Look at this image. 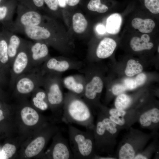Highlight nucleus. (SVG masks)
Wrapping results in <instances>:
<instances>
[{"label":"nucleus","mask_w":159,"mask_h":159,"mask_svg":"<svg viewBox=\"0 0 159 159\" xmlns=\"http://www.w3.org/2000/svg\"><path fill=\"white\" fill-rule=\"evenodd\" d=\"M93 119L91 108L82 97L69 91L64 94L62 122L93 130Z\"/></svg>","instance_id":"obj_1"},{"label":"nucleus","mask_w":159,"mask_h":159,"mask_svg":"<svg viewBox=\"0 0 159 159\" xmlns=\"http://www.w3.org/2000/svg\"><path fill=\"white\" fill-rule=\"evenodd\" d=\"M68 125L69 143L74 159L94 158L96 153L93 130L83 131Z\"/></svg>","instance_id":"obj_2"},{"label":"nucleus","mask_w":159,"mask_h":159,"mask_svg":"<svg viewBox=\"0 0 159 159\" xmlns=\"http://www.w3.org/2000/svg\"><path fill=\"white\" fill-rule=\"evenodd\" d=\"M61 74H49L44 75L42 87L47 96L49 107L57 122H62L64 94L62 90Z\"/></svg>","instance_id":"obj_3"},{"label":"nucleus","mask_w":159,"mask_h":159,"mask_svg":"<svg viewBox=\"0 0 159 159\" xmlns=\"http://www.w3.org/2000/svg\"><path fill=\"white\" fill-rule=\"evenodd\" d=\"M84 76L85 85L82 98L90 107H99V99L104 87L101 74L91 63L78 70Z\"/></svg>","instance_id":"obj_4"},{"label":"nucleus","mask_w":159,"mask_h":159,"mask_svg":"<svg viewBox=\"0 0 159 159\" xmlns=\"http://www.w3.org/2000/svg\"><path fill=\"white\" fill-rule=\"evenodd\" d=\"M44 75L40 67L35 68L20 77L16 80L13 88L15 94L25 96L32 94L42 86Z\"/></svg>","instance_id":"obj_5"},{"label":"nucleus","mask_w":159,"mask_h":159,"mask_svg":"<svg viewBox=\"0 0 159 159\" xmlns=\"http://www.w3.org/2000/svg\"><path fill=\"white\" fill-rule=\"evenodd\" d=\"M30 42L24 40L11 66L9 85L12 88L16 79L32 70L29 52Z\"/></svg>","instance_id":"obj_6"},{"label":"nucleus","mask_w":159,"mask_h":159,"mask_svg":"<svg viewBox=\"0 0 159 159\" xmlns=\"http://www.w3.org/2000/svg\"><path fill=\"white\" fill-rule=\"evenodd\" d=\"M85 65L80 61L64 57H49L41 65L40 69L44 75L49 74H62L68 70H79Z\"/></svg>","instance_id":"obj_7"},{"label":"nucleus","mask_w":159,"mask_h":159,"mask_svg":"<svg viewBox=\"0 0 159 159\" xmlns=\"http://www.w3.org/2000/svg\"><path fill=\"white\" fill-rule=\"evenodd\" d=\"M17 13L16 20L9 26L13 32L20 28L39 25L42 23V16L37 10L29 8L18 2Z\"/></svg>","instance_id":"obj_8"},{"label":"nucleus","mask_w":159,"mask_h":159,"mask_svg":"<svg viewBox=\"0 0 159 159\" xmlns=\"http://www.w3.org/2000/svg\"><path fill=\"white\" fill-rule=\"evenodd\" d=\"M55 134L52 144L46 153L47 157L53 159H74L67 139L59 131Z\"/></svg>","instance_id":"obj_9"},{"label":"nucleus","mask_w":159,"mask_h":159,"mask_svg":"<svg viewBox=\"0 0 159 159\" xmlns=\"http://www.w3.org/2000/svg\"><path fill=\"white\" fill-rule=\"evenodd\" d=\"M29 52L31 64L32 69L40 67L50 56L47 45L40 41L30 42Z\"/></svg>","instance_id":"obj_10"},{"label":"nucleus","mask_w":159,"mask_h":159,"mask_svg":"<svg viewBox=\"0 0 159 159\" xmlns=\"http://www.w3.org/2000/svg\"><path fill=\"white\" fill-rule=\"evenodd\" d=\"M63 85L69 91L82 97L85 85V80L83 74L69 75L62 79Z\"/></svg>","instance_id":"obj_11"},{"label":"nucleus","mask_w":159,"mask_h":159,"mask_svg":"<svg viewBox=\"0 0 159 159\" xmlns=\"http://www.w3.org/2000/svg\"><path fill=\"white\" fill-rule=\"evenodd\" d=\"M117 46L115 41L112 38L105 37L98 44L96 51L97 57L99 59H104L111 56Z\"/></svg>","instance_id":"obj_12"},{"label":"nucleus","mask_w":159,"mask_h":159,"mask_svg":"<svg viewBox=\"0 0 159 159\" xmlns=\"http://www.w3.org/2000/svg\"><path fill=\"white\" fill-rule=\"evenodd\" d=\"M150 36L147 34H144L140 37L135 36L130 40V45L134 51L138 52L144 50H149L154 46V44L150 42Z\"/></svg>","instance_id":"obj_13"},{"label":"nucleus","mask_w":159,"mask_h":159,"mask_svg":"<svg viewBox=\"0 0 159 159\" xmlns=\"http://www.w3.org/2000/svg\"><path fill=\"white\" fill-rule=\"evenodd\" d=\"M24 40L13 34L8 39L7 51L10 67Z\"/></svg>","instance_id":"obj_14"},{"label":"nucleus","mask_w":159,"mask_h":159,"mask_svg":"<svg viewBox=\"0 0 159 159\" xmlns=\"http://www.w3.org/2000/svg\"><path fill=\"white\" fill-rule=\"evenodd\" d=\"M21 118L23 122L28 126H32L39 121V116L37 112L29 105L24 106L20 111Z\"/></svg>","instance_id":"obj_15"},{"label":"nucleus","mask_w":159,"mask_h":159,"mask_svg":"<svg viewBox=\"0 0 159 159\" xmlns=\"http://www.w3.org/2000/svg\"><path fill=\"white\" fill-rule=\"evenodd\" d=\"M32 94V101L35 107L42 111L45 110L49 107L47 95L44 89L39 87Z\"/></svg>","instance_id":"obj_16"},{"label":"nucleus","mask_w":159,"mask_h":159,"mask_svg":"<svg viewBox=\"0 0 159 159\" xmlns=\"http://www.w3.org/2000/svg\"><path fill=\"white\" fill-rule=\"evenodd\" d=\"M139 121L140 124L144 127H148L153 124L159 122V110L157 108L150 109L140 116Z\"/></svg>","instance_id":"obj_17"},{"label":"nucleus","mask_w":159,"mask_h":159,"mask_svg":"<svg viewBox=\"0 0 159 159\" xmlns=\"http://www.w3.org/2000/svg\"><path fill=\"white\" fill-rule=\"evenodd\" d=\"M131 24L134 28L144 34L151 32L155 26V23L152 19H143L138 17L133 19L132 21Z\"/></svg>","instance_id":"obj_18"},{"label":"nucleus","mask_w":159,"mask_h":159,"mask_svg":"<svg viewBox=\"0 0 159 159\" xmlns=\"http://www.w3.org/2000/svg\"><path fill=\"white\" fill-rule=\"evenodd\" d=\"M122 21V18L120 14L115 13L111 14L107 20L106 31L112 34L118 33L120 30Z\"/></svg>","instance_id":"obj_19"},{"label":"nucleus","mask_w":159,"mask_h":159,"mask_svg":"<svg viewBox=\"0 0 159 159\" xmlns=\"http://www.w3.org/2000/svg\"><path fill=\"white\" fill-rule=\"evenodd\" d=\"M8 41V39L0 40V66L7 74L9 73L10 68L7 51Z\"/></svg>","instance_id":"obj_20"},{"label":"nucleus","mask_w":159,"mask_h":159,"mask_svg":"<svg viewBox=\"0 0 159 159\" xmlns=\"http://www.w3.org/2000/svg\"><path fill=\"white\" fill-rule=\"evenodd\" d=\"M18 3V0H9L1 5L0 21L3 20L7 16L12 19Z\"/></svg>","instance_id":"obj_21"},{"label":"nucleus","mask_w":159,"mask_h":159,"mask_svg":"<svg viewBox=\"0 0 159 159\" xmlns=\"http://www.w3.org/2000/svg\"><path fill=\"white\" fill-rule=\"evenodd\" d=\"M72 21L73 28L76 33H82L87 28V21L84 16L81 13L75 14L73 16Z\"/></svg>","instance_id":"obj_22"},{"label":"nucleus","mask_w":159,"mask_h":159,"mask_svg":"<svg viewBox=\"0 0 159 159\" xmlns=\"http://www.w3.org/2000/svg\"><path fill=\"white\" fill-rule=\"evenodd\" d=\"M143 67L140 63L134 59H130L127 62L125 72L129 77H132L142 72Z\"/></svg>","instance_id":"obj_23"},{"label":"nucleus","mask_w":159,"mask_h":159,"mask_svg":"<svg viewBox=\"0 0 159 159\" xmlns=\"http://www.w3.org/2000/svg\"><path fill=\"white\" fill-rule=\"evenodd\" d=\"M135 155V151L133 146L129 143H125L120 148L119 158L120 159H132Z\"/></svg>","instance_id":"obj_24"},{"label":"nucleus","mask_w":159,"mask_h":159,"mask_svg":"<svg viewBox=\"0 0 159 159\" xmlns=\"http://www.w3.org/2000/svg\"><path fill=\"white\" fill-rule=\"evenodd\" d=\"M131 102L130 96L123 93L117 95L115 101V105L117 109L124 110L130 106Z\"/></svg>","instance_id":"obj_25"},{"label":"nucleus","mask_w":159,"mask_h":159,"mask_svg":"<svg viewBox=\"0 0 159 159\" xmlns=\"http://www.w3.org/2000/svg\"><path fill=\"white\" fill-rule=\"evenodd\" d=\"M16 148L14 145L9 143L5 144L0 152V159H7L11 157L15 153Z\"/></svg>","instance_id":"obj_26"},{"label":"nucleus","mask_w":159,"mask_h":159,"mask_svg":"<svg viewBox=\"0 0 159 159\" xmlns=\"http://www.w3.org/2000/svg\"><path fill=\"white\" fill-rule=\"evenodd\" d=\"M18 2L31 9L37 10L41 8L44 0H18Z\"/></svg>","instance_id":"obj_27"},{"label":"nucleus","mask_w":159,"mask_h":159,"mask_svg":"<svg viewBox=\"0 0 159 159\" xmlns=\"http://www.w3.org/2000/svg\"><path fill=\"white\" fill-rule=\"evenodd\" d=\"M145 7L152 13H159V0H144Z\"/></svg>","instance_id":"obj_28"},{"label":"nucleus","mask_w":159,"mask_h":159,"mask_svg":"<svg viewBox=\"0 0 159 159\" xmlns=\"http://www.w3.org/2000/svg\"><path fill=\"white\" fill-rule=\"evenodd\" d=\"M127 90V89L124 84H117L112 87L111 92L114 95H118L123 93Z\"/></svg>","instance_id":"obj_29"},{"label":"nucleus","mask_w":159,"mask_h":159,"mask_svg":"<svg viewBox=\"0 0 159 159\" xmlns=\"http://www.w3.org/2000/svg\"><path fill=\"white\" fill-rule=\"evenodd\" d=\"M7 74L0 66V88L5 87L9 83L7 77Z\"/></svg>","instance_id":"obj_30"},{"label":"nucleus","mask_w":159,"mask_h":159,"mask_svg":"<svg viewBox=\"0 0 159 159\" xmlns=\"http://www.w3.org/2000/svg\"><path fill=\"white\" fill-rule=\"evenodd\" d=\"M124 84L127 90H132L138 87L135 78H126L124 81Z\"/></svg>","instance_id":"obj_31"},{"label":"nucleus","mask_w":159,"mask_h":159,"mask_svg":"<svg viewBox=\"0 0 159 159\" xmlns=\"http://www.w3.org/2000/svg\"><path fill=\"white\" fill-rule=\"evenodd\" d=\"M101 4L100 0H90L87 5L88 9L95 11H97Z\"/></svg>","instance_id":"obj_32"},{"label":"nucleus","mask_w":159,"mask_h":159,"mask_svg":"<svg viewBox=\"0 0 159 159\" xmlns=\"http://www.w3.org/2000/svg\"><path fill=\"white\" fill-rule=\"evenodd\" d=\"M44 1L51 10L56 11L58 9L59 5L58 0H44Z\"/></svg>","instance_id":"obj_33"},{"label":"nucleus","mask_w":159,"mask_h":159,"mask_svg":"<svg viewBox=\"0 0 159 159\" xmlns=\"http://www.w3.org/2000/svg\"><path fill=\"white\" fill-rule=\"evenodd\" d=\"M107 116L117 125L122 126L125 123V120L124 117H116L111 116Z\"/></svg>","instance_id":"obj_34"},{"label":"nucleus","mask_w":159,"mask_h":159,"mask_svg":"<svg viewBox=\"0 0 159 159\" xmlns=\"http://www.w3.org/2000/svg\"><path fill=\"white\" fill-rule=\"evenodd\" d=\"M137 87H139L145 82L146 80V76L144 73H140L135 78Z\"/></svg>","instance_id":"obj_35"},{"label":"nucleus","mask_w":159,"mask_h":159,"mask_svg":"<svg viewBox=\"0 0 159 159\" xmlns=\"http://www.w3.org/2000/svg\"><path fill=\"white\" fill-rule=\"evenodd\" d=\"M108 10V7L105 5L101 3L96 11L99 13H104Z\"/></svg>","instance_id":"obj_36"},{"label":"nucleus","mask_w":159,"mask_h":159,"mask_svg":"<svg viewBox=\"0 0 159 159\" xmlns=\"http://www.w3.org/2000/svg\"><path fill=\"white\" fill-rule=\"evenodd\" d=\"M96 30L100 34H104L106 30V28L102 24L98 25L96 27Z\"/></svg>","instance_id":"obj_37"},{"label":"nucleus","mask_w":159,"mask_h":159,"mask_svg":"<svg viewBox=\"0 0 159 159\" xmlns=\"http://www.w3.org/2000/svg\"><path fill=\"white\" fill-rule=\"evenodd\" d=\"M80 0H66V4L70 6H74L77 5Z\"/></svg>","instance_id":"obj_38"},{"label":"nucleus","mask_w":159,"mask_h":159,"mask_svg":"<svg viewBox=\"0 0 159 159\" xmlns=\"http://www.w3.org/2000/svg\"><path fill=\"white\" fill-rule=\"evenodd\" d=\"M59 5L60 7H64L66 5V0H58Z\"/></svg>","instance_id":"obj_39"},{"label":"nucleus","mask_w":159,"mask_h":159,"mask_svg":"<svg viewBox=\"0 0 159 159\" xmlns=\"http://www.w3.org/2000/svg\"><path fill=\"white\" fill-rule=\"evenodd\" d=\"M148 158L146 156L141 154H138L135 155L133 158L134 159H147Z\"/></svg>","instance_id":"obj_40"},{"label":"nucleus","mask_w":159,"mask_h":159,"mask_svg":"<svg viewBox=\"0 0 159 159\" xmlns=\"http://www.w3.org/2000/svg\"><path fill=\"white\" fill-rule=\"evenodd\" d=\"M4 118L3 111L0 109V121L3 120Z\"/></svg>","instance_id":"obj_41"},{"label":"nucleus","mask_w":159,"mask_h":159,"mask_svg":"<svg viewBox=\"0 0 159 159\" xmlns=\"http://www.w3.org/2000/svg\"><path fill=\"white\" fill-rule=\"evenodd\" d=\"M6 0H0V6L5 2Z\"/></svg>","instance_id":"obj_42"},{"label":"nucleus","mask_w":159,"mask_h":159,"mask_svg":"<svg viewBox=\"0 0 159 159\" xmlns=\"http://www.w3.org/2000/svg\"><path fill=\"white\" fill-rule=\"evenodd\" d=\"M158 52L159 53V46H158Z\"/></svg>","instance_id":"obj_43"},{"label":"nucleus","mask_w":159,"mask_h":159,"mask_svg":"<svg viewBox=\"0 0 159 159\" xmlns=\"http://www.w3.org/2000/svg\"><path fill=\"white\" fill-rule=\"evenodd\" d=\"M2 92V90L1 88H0V93H1Z\"/></svg>","instance_id":"obj_44"}]
</instances>
